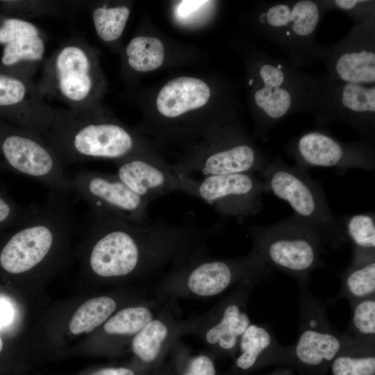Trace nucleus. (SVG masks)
<instances>
[{
    "label": "nucleus",
    "mask_w": 375,
    "mask_h": 375,
    "mask_svg": "<svg viewBox=\"0 0 375 375\" xmlns=\"http://www.w3.org/2000/svg\"><path fill=\"white\" fill-rule=\"evenodd\" d=\"M220 226L175 225L162 220L136 224L92 211L80 247L82 271L102 283L137 278L204 248L206 239Z\"/></svg>",
    "instance_id": "1"
},
{
    "label": "nucleus",
    "mask_w": 375,
    "mask_h": 375,
    "mask_svg": "<svg viewBox=\"0 0 375 375\" xmlns=\"http://www.w3.org/2000/svg\"><path fill=\"white\" fill-rule=\"evenodd\" d=\"M73 227L68 194L50 190L24 222L0 236V275L31 283L58 272L69 258Z\"/></svg>",
    "instance_id": "2"
},
{
    "label": "nucleus",
    "mask_w": 375,
    "mask_h": 375,
    "mask_svg": "<svg viewBox=\"0 0 375 375\" xmlns=\"http://www.w3.org/2000/svg\"><path fill=\"white\" fill-rule=\"evenodd\" d=\"M98 115L94 108L54 109L44 140L63 167L94 159L117 161L133 156H149L140 151L138 140L131 131Z\"/></svg>",
    "instance_id": "3"
},
{
    "label": "nucleus",
    "mask_w": 375,
    "mask_h": 375,
    "mask_svg": "<svg viewBox=\"0 0 375 375\" xmlns=\"http://www.w3.org/2000/svg\"><path fill=\"white\" fill-rule=\"evenodd\" d=\"M272 269L252 250L238 258H212L204 248L174 264L156 289L158 299L211 298L248 281L260 283Z\"/></svg>",
    "instance_id": "4"
},
{
    "label": "nucleus",
    "mask_w": 375,
    "mask_h": 375,
    "mask_svg": "<svg viewBox=\"0 0 375 375\" xmlns=\"http://www.w3.org/2000/svg\"><path fill=\"white\" fill-rule=\"evenodd\" d=\"M253 99L258 114V133L267 139L270 129L289 115L303 110H317L323 80L301 73L289 62L265 53L256 69Z\"/></svg>",
    "instance_id": "5"
},
{
    "label": "nucleus",
    "mask_w": 375,
    "mask_h": 375,
    "mask_svg": "<svg viewBox=\"0 0 375 375\" xmlns=\"http://www.w3.org/2000/svg\"><path fill=\"white\" fill-rule=\"evenodd\" d=\"M258 175L268 192L287 202L294 215L319 236L324 247L338 249L348 242L340 220L333 213L324 189L306 169L289 166L277 156Z\"/></svg>",
    "instance_id": "6"
},
{
    "label": "nucleus",
    "mask_w": 375,
    "mask_h": 375,
    "mask_svg": "<svg viewBox=\"0 0 375 375\" xmlns=\"http://www.w3.org/2000/svg\"><path fill=\"white\" fill-rule=\"evenodd\" d=\"M249 230L251 250L269 267L292 276L299 284L309 283L314 270L326 267L319 236L294 214L270 225H251Z\"/></svg>",
    "instance_id": "7"
},
{
    "label": "nucleus",
    "mask_w": 375,
    "mask_h": 375,
    "mask_svg": "<svg viewBox=\"0 0 375 375\" xmlns=\"http://www.w3.org/2000/svg\"><path fill=\"white\" fill-rule=\"evenodd\" d=\"M299 283V328L289 347L288 367L300 375H328L331 362L353 339L340 333L331 324L323 303Z\"/></svg>",
    "instance_id": "8"
},
{
    "label": "nucleus",
    "mask_w": 375,
    "mask_h": 375,
    "mask_svg": "<svg viewBox=\"0 0 375 375\" xmlns=\"http://www.w3.org/2000/svg\"><path fill=\"white\" fill-rule=\"evenodd\" d=\"M94 52L82 40H69L58 47L46 62L38 84L44 97H51L69 109L94 108L98 88Z\"/></svg>",
    "instance_id": "9"
},
{
    "label": "nucleus",
    "mask_w": 375,
    "mask_h": 375,
    "mask_svg": "<svg viewBox=\"0 0 375 375\" xmlns=\"http://www.w3.org/2000/svg\"><path fill=\"white\" fill-rule=\"evenodd\" d=\"M322 3L311 0L265 3L258 15L260 31L288 55L298 68L321 58L322 47L315 40Z\"/></svg>",
    "instance_id": "10"
},
{
    "label": "nucleus",
    "mask_w": 375,
    "mask_h": 375,
    "mask_svg": "<svg viewBox=\"0 0 375 375\" xmlns=\"http://www.w3.org/2000/svg\"><path fill=\"white\" fill-rule=\"evenodd\" d=\"M258 283H243L204 314L179 321L181 336L192 335L199 338L215 360L234 358L240 339L251 324L247 303Z\"/></svg>",
    "instance_id": "11"
},
{
    "label": "nucleus",
    "mask_w": 375,
    "mask_h": 375,
    "mask_svg": "<svg viewBox=\"0 0 375 375\" xmlns=\"http://www.w3.org/2000/svg\"><path fill=\"white\" fill-rule=\"evenodd\" d=\"M206 149L171 165L180 176L196 172L204 176L237 173H259L269 163L268 156L238 130L220 129Z\"/></svg>",
    "instance_id": "12"
},
{
    "label": "nucleus",
    "mask_w": 375,
    "mask_h": 375,
    "mask_svg": "<svg viewBox=\"0 0 375 375\" xmlns=\"http://www.w3.org/2000/svg\"><path fill=\"white\" fill-rule=\"evenodd\" d=\"M287 151L296 161V165L305 169L310 167H331L342 171L375 169V152L372 144L342 142L323 130L302 133L290 142Z\"/></svg>",
    "instance_id": "13"
},
{
    "label": "nucleus",
    "mask_w": 375,
    "mask_h": 375,
    "mask_svg": "<svg viewBox=\"0 0 375 375\" xmlns=\"http://www.w3.org/2000/svg\"><path fill=\"white\" fill-rule=\"evenodd\" d=\"M267 192L265 183L255 174L237 173L195 180L191 196L208 203L222 217L241 222L260 211Z\"/></svg>",
    "instance_id": "14"
},
{
    "label": "nucleus",
    "mask_w": 375,
    "mask_h": 375,
    "mask_svg": "<svg viewBox=\"0 0 375 375\" xmlns=\"http://www.w3.org/2000/svg\"><path fill=\"white\" fill-rule=\"evenodd\" d=\"M72 191L90 206L130 222L146 224L149 203L124 183L116 174L84 170L71 178Z\"/></svg>",
    "instance_id": "15"
},
{
    "label": "nucleus",
    "mask_w": 375,
    "mask_h": 375,
    "mask_svg": "<svg viewBox=\"0 0 375 375\" xmlns=\"http://www.w3.org/2000/svg\"><path fill=\"white\" fill-rule=\"evenodd\" d=\"M315 114L322 123L338 119L347 124L372 144L375 133V84L323 80L321 99Z\"/></svg>",
    "instance_id": "16"
},
{
    "label": "nucleus",
    "mask_w": 375,
    "mask_h": 375,
    "mask_svg": "<svg viewBox=\"0 0 375 375\" xmlns=\"http://www.w3.org/2000/svg\"><path fill=\"white\" fill-rule=\"evenodd\" d=\"M372 17L355 27L333 47L322 49L328 79L342 83L374 85L375 51Z\"/></svg>",
    "instance_id": "17"
},
{
    "label": "nucleus",
    "mask_w": 375,
    "mask_h": 375,
    "mask_svg": "<svg viewBox=\"0 0 375 375\" xmlns=\"http://www.w3.org/2000/svg\"><path fill=\"white\" fill-rule=\"evenodd\" d=\"M117 177L149 203L173 192L191 194L195 179L177 174L160 158L133 156L115 161Z\"/></svg>",
    "instance_id": "18"
},
{
    "label": "nucleus",
    "mask_w": 375,
    "mask_h": 375,
    "mask_svg": "<svg viewBox=\"0 0 375 375\" xmlns=\"http://www.w3.org/2000/svg\"><path fill=\"white\" fill-rule=\"evenodd\" d=\"M154 300L140 298L117 310L88 339V354L122 355L133 337L159 312Z\"/></svg>",
    "instance_id": "19"
},
{
    "label": "nucleus",
    "mask_w": 375,
    "mask_h": 375,
    "mask_svg": "<svg viewBox=\"0 0 375 375\" xmlns=\"http://www.w3.org/2000/svg\"><path fill=\"white\" fill-rule=\"evenodd\" d=\"M181 336L179 321L170 310L160 309L131 340L130 364L149 374L159 367L174 343Z\"/></svg>",
    "instance_id": "20"
},
{
    "label": "nucleus",
    "mask_w": 375,
    "mask_h": 375,
    "mask_svg": "<svg viewBox=\"0 0 375 375\" xmlns=\"http://www.w3.org/2000/svg\"><path fill=\"white\" fill-rule=\"evenodd\" d=\"M289 347L281 345L267 324H251L242 335L231 367L221 375H247L271 365L288 367Z\"/></svg>",
    "instance_id": "21"
},
{
    "label": "nucleus",
    "mask_w": 375,
    "mask_h": 375,
    "mask_svg": "<svg viewBox=\"0 0 375 375\" xmlns=\"http://www.w3.org/2000/svg\"><path fill=\"white\" fill-rule=\"evenodd\" d=\"M140 298L133 292H115L83 300L64 321V338L72 340L91 335L119 308Z\"/></svg>",
    "instance_id": "22"
},
{
    "label": "nucleus",
    "mask_w": 375,
    "mask_h": 375,
    "mask_svg": "<svg viewBox=\"0 0 375 375\" xmlns=\"http://www.w3.org/2000/svg\"><path fill=\"white\" fill-rule=\"evenodd\" d=\"M0 44H3L1 62L10 66L26 62L35 64L43 59L45 43L42 33L33 23L8 18L0 26Z\"/></svg>",
    "instance_id": "23"
},
{
    "label": "nucleus",
    "mask_w": 375,
    "mask_h": 375,
    "mask_svg": "<svg viewBox=\"0 0 375 375\" xmlns=\"http://www.w3.org/2000/svg\"><path fill=\"white\" fill-rule=\"evenodd\" d=\"M210 97V89L203 81L189 76L175 78L160 90L156 106L165 117L175 118L203 106Z\"/></svg>",
    "instance_id": "24"
},
{
    "label": "nucleus",
    "mask_w": 375,
    "mask_h": 375,
    "mask_svg": "<svg viewBox=\"0 0 375 375\" xmlns=\"http://www.w3.org/2000/svg\"><path fill=\"white\" fill-rule=\"evenodd\" d=\"M340 279L338 297L346 298L350 304L375 296V253H353Z\"/></svg>",
    "instance_id": "25"
},
{
    "label": "nucleus",
    "mask_w": 375,
    "mask_h": 375,
    "mask_svg": "<svg viewBox=\"0 0 375 375\" xmlns=\"http://www.w3.org/2000/svg\"><path fill=\"white\" fill-rule=\"evenodd\" d=\"M331 375H375V345L353 340L333 360Z\"/></svg>",
    "instance_id": "26"
},
{
    "label": "nucleus",
    "mask_w": 375,
    "mask_h": 375,
    "mask_svg": "<svg viewBox=\"0 0 375 375\" xmlns=\"http://www.w3.org/2000/svg\"><path fill=\"white\" fill-rule=\"evenodd\" d=\"M168 362L174 375H219L215 358L206 351L192 353L178 340L172 345Z\"/></svg>",
    "instance_id": "27"
},
{
    "label": "nucleus",
    "mask_w": 375,
    "mask_h": 375,
    "mask_svg": "<svg viewBox=\"0 0 375 375\" xmlns=\"http://www.w3.org/2000/svg\"><path fill=\"white\" fill-rule=\"evenodd\" d=\"M353 253H375V215L373 212L347 215L340 220Z\"/></svg>",
    "instance_id": "28"
},
{
    "label": "nucleus",
    "mask_w": 375,
    "mask_h": 375,
    "mask_svg": "<svg viewBox=\"0 0 375 375\" xmlns=\"http://www.w3.org/2000/svg\"><path fill=\"white\" fill-rule=\"evenodd\" d=\"M126 53L129 66L138 72L158 69L165 58L162 42L149 36H138L132 39L126 47Z\"/></svg>",
    "instance_id": "29"
},
{
    "label": "nucleus",
    "mask_w": 375,
    "mask_h": 375,
    "mask_svg": "<svg viewBox=\"0 0 375 375\" xmlns=\"http://www.w3.org/2000/svg\"><path fill=\"white\" fill-rule=\"evenodd\" d=\"M350 306L351 317L344 333L358 342L375 345V296Z\"/></svg>",
    "instance_id": "30"
},
{
    "label": "nucleus",
    "mask_w": 375,
    "mask_h": 375,
    "mask_svg": "<svg viewBox=\"0 0 375 375\" xmlns=\"http://www.w3.org/2000/svg\"><path fill=\"white\" fill-rule=\"evenodd\" d=\"M130 15L126 6L96 8L92 14L95 31L102 40L112 42L122 34Z\"/></svg>",
    "instance_id": "31"
},
{
    "label": "nucleus",
    "mask_w": 375,
    "mask_h": 375,
    "mask_svg": "<svg viewBox=\"0 0 375 375\" xmlns=\"http://www.w3.org/2000/svg\"><path fill=\"white\" fill-rule=\"evenodd\" d=\"M35 206L22 208L0 187V236L10 227L24 222L33 212Z\"/></svg>",
    "instance_id": "32"
},
{
    "label": "nucleus",
    "mask_w": 375,
    "mask_h": 375,
    "mask_svg": "<svg viewBox=\"0 0 375 375\" xmlns=\"http://www.w3.org/2000/svg\"><path fill=\"white\" fill-rule=\"evenodd\" d=\"M33 364L28 359L10 349L0 333V372L18 373L27 371Z\"/></svg>",
    "instance_id": "33"
},
{
    "label": "nucleus",
    "mask_w": 375,
    "mask_h": 375,
    "mask_svg": "<svg viewBox=\"0 0 375 375\" xmlns=\"http://www.w3.org/2000/svg\"><path fill=\"white\" fill-rule=\"evenodd\" d=\"M19 305L6 294L0 293V333H10L20 324L21 312Z\"/></svg>",
    "instance_id": "34"
},
{
    "label": "nucleus",
    "mask_w": 375,
    "mask_h": 375,
    "mask_svg": "<svg viewBox=\"0 0 375 375\" xmlns=\"http://www.w3.org/2000/svg\"><path fill=\"white\" fill-rule=\"evenodd\" d=\"M372 1H358V0H337L333 1L332 4L335 8L342 10L348 14L355 15L356 18L360 17V14L365 19H368L372 17V9H367V8H372ZM361 22L362 21L360 17Z\"/></svg>",
    "instance_id": "35"
},
{
    "label": "nucleus",
    "mask_w": 375,
    "mask_h": 375,
    "mask_svg": "<svg viewBox=\"0 0 375 375\" xmlns=\"http://www.w3.org/2000/svg\"><path fill=\"white\" fill-rule=\"evenodd\" d=\"M74 375H149L129 362L124 365L99 366L88 368Z\"/></svg>",
    "instance_id": "36"
},
{
    "label": "nucleus",
    "mask_w": 375,
    "mask_h": 375,
    "mask_svg": "<svg viewBox=\"0 0 375 375\" xmlns=\"http://www.w3.org/2000/svg\"><path fill=\"white\" fill-rule=\"evenodd\" d=\"M206 2L204 1H183L178 7L177 12L181 17H187Z\"/></svg>",
    "instance_id": "37"
},
{
    "label": "nucleus",
    "mask_w": 375,
    "mask_h": 375,
    "mask_svg": "<svg viewBox=\"0 0 375 375\" xmlns=\"http://www.w3.org/2000/svg\"><path fill=\"white\" fill-rule=\"evenodd\" d=\"M149 375H174L168 363L163 362Z\"/></svg>",
    "instance_id": "38"
},
{
    "label": "nucleus",
    "mask_w": 375,
    "mask_h": 375,
    "mask_svg": "<svg viewBox=\"0 0 375 375\" xmlns=\"http://www.w3.org/2000/svg\"><path fill=\"white\" fill-rule=\"evenodd\" d=\"M293 369L289 367H281L275 369L273 372L267 375H292Z\"/></svg>",
    "instance_id": "39"
},
{
    "label": "nucleus",
    "mask_w": 375,
    "mask_h": 375,
    "mask_svg": "<svg viewBox=\"0 0 375 375\" xmlns=\"http://www.w3.org/2000/svg\"><path fill=\"white\" fill-rule=\"evenodd\" d=\"M14 375H28L26 374V371L21 372L18 373H15Z\"/></svg>",
    "instance_id": "40"
},
{
    "label": "nucleus",
    "mask_w": 375,
    "mask_h": 375,
    "mask_svg": "<svg viewBox=\"0 0 375 375\" xmlns=\"http://www.w3.org/2000/svg\"><path fill=\"white\" fill-rule=\"evenodd\" d=\"M15 373L0 372V375H14Z\"/></svg>",
    "instance_id": "41"
}]
</instances>
